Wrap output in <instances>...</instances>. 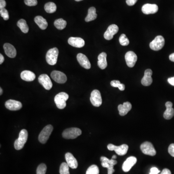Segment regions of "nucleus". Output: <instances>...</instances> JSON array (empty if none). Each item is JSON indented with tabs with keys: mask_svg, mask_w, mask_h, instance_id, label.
<instances>
[{
	"mask_svg": "<svg viewBox=\"0 0 174 174\" xmlns=\"http://www.w3.org/2000/svg\"><path fill=\"white\" fill-rule=\"evenodd\" d=\"M116 158H117V156H116V155H113V156L112 157V159H114V160H115Z\"/></svg>",
	"mask_w": 174,
	"mask_h": 174,
	"instance_id": "nucleus-48",
	"label": "nucleus"
},
{
	"mask_svg": "<svg viewBox=\"0 0 174 174\" xmlns=\"http://www.w3.org/2000/svg\"><path fill=\"white\" fill-rule=\"evenodd\" d=\"M165 44V40L163 36L158 35L150 42L149 47L155 51H159L161 49Z\"/></svg>",
	"mask_w": 174,
	"mask_h": 174,
	"instance_id": "nucleus-6",
	"label": "nucleus"
},
{
	"mask_svg": "<svg viewBox=\"0 0 174 174\" xmlns=\"http://www.w3.org/2000/svg\"><path fill=\"white\" fill-rule=\"evenodd\" d=\"M0 14L2 17H3V20L7 21L9 19L8 12L6 9L3 8L0 10Z\"/></svg>",
	"mask_w": 174,
	"mask_h": 174,
	"instance_id": "nucleus-36",
	"label": "nucleus"
},
{
	"mask_svg": "<svg viewBox=\"0 0 174 174\" xmlns=\"http://www.w3.org/2000/svg\"><path fill=\"white\" fill-rule=\"evenodd\" d=\"M0 91H1L0 92V95H2V88H0Z\"/></svg>",
	"mask_w": 174,
	"mask_h": 174,
	"instance_id": "nucleus-47",
	"label": "nucleus"
},
{
	"mask_svg": "<svg viewBox=\"0 0 174 174\" xmlns=\"http://www.w3.org/2000/svg\"><path fill=\"white\" fill-rule=\"evenodd\" d=\"M5 106L6 108L10 111H16L21 109L22 108V105L21 102L17 101L8 100L5 103Z\"/></svg>",
	"mask_w": 174,
	"mask_h": 174,
	"instance_id": "nucleus-15",
	"label": "nucleus"
},
{
	"mask_svg": "<svg viewBox=\"0 0 174 174\" xmlns=\"http://www.w3.org/2000/svg\"><path fill=\"white\" fill-rule=\"evenodd\" d=\"M21 77L22 80L26 81H33L35 79L36 76L33 72L25 70L22 72Z\"/></svg>",
	"mask_w": 174,
	"mask_h": 174,
	"instance_id": "nucleus-25",
	"label": "nucleus"
},
{
	"mask_svg": "<svg viewBox=\"0 0 174 174\" xmlns=\"http://www.w3.org/2000/svg\"><path fill=\"white\" fill-rule=\"evenodd\" d=\"M96 10L94 7H91L88 10V15L85 18V21L86 22H90L91 21H94L96 19L97 15Z\"/></svg>",
	"mask_w": 174,
	"mask_h": 174,
	"instance_id": "nucleus-27",
	"label": "nucleus"
},
{
	"mask_svg": "<svg viewBox=\"0 0 174 174\" xmlns=\"http://www.w3.org/2000/svg\"><path fill=\"white\" fill-rule=\"evenodd\" d=\"M69 98V95L65 92H59L54 98V102L59 109H63L66 106V101Z\"/></svg>",
	"mask_w": 174,
	"mask_h": 174,
	"instance_id": "nucleus-2",
	"label": "nucleus"
},
{
	"mask_svg": "<svg viewBox=\"0 0 174 174\" xmlns=\"http://www.w3.org/2000/svg\"><path fill=\"white\" fill-rule=\"evenodd\" d=\"M3 49L6 55L11 58H14L16 56V51L13 45L9 43L4 44L3 45Z\"/></svg>",
	"mask_w": 174,
	"mask_h": 174,
	"instance_id": "nucleus-20",
	"label": "nucleus"
},
{
	"mask_svg": "<svg viewBox=\"0 0 174 174\" xmlns=\"http://www.w3.org/2000/svg\"><path fill=\"white\" fill-rule=\"evenodd\" d=\"M28 137V133L27 130L23 129L20 132L19 137L15 141L14 147L16 150H20L24 147Z\"/></svg>",
	"mask_w": 174,
	"mask_h": 174,
	"instance_id": "nucleus-1",
	"label": "nucleus"
},
{
	"mask_svg": "<svg viewBox=\"0 0 174 174\" xmlns=\"http://www.w3.org/2000/svg\"><path fill=\"white\" fill-rule=\"evenodd\" d=\"M86 174H99L98 167L94 164L90 166L87 170Z\"/></svg>",
	"mask_w": 174,
	"mask_h": 174,
	"instance_id": "nucleus-33",
	"label": "nucleus"
},
{
	"mask_svg": "<svg viewBox=\"0 0 174 174\" xmlns=\"http://www.w3.org/2000/svg\"><path fill=\"white\" fill-rule=\"evenodd\" d=\"M153 71L152 70L148 69L146 70L144 73V76L141 80L142 84L144 86H149L153 83V78H152Z\"/></svg>",
	"mask_w": 174,
	"mask_h": 174,
	"instance_id": "nucleus-18",
	"label": "nucleus"
},
{
	"mask_svg": "<svg viewBox=\"0 0 174 174\" xmlns=\"http://www.w3.org/2000/svg\"><path fill=\"white\" fill-rule=\"evenodd\" d=\"M35 22L37 24L41 29L45 30L47 29L48 26V23L47 21L43 17L40 16H36L35 18Z\"/></svg>",
	"mask_w": 174,
	"mask_h": 174,
	"instance_id": "nucleus-26",
	"label": "nucleus"
},
{
	"mask_svg": "<svg viewBox=\"0 0 174 174\" xmlns=\"http://www.w3.org/2000/svg\"><path fill=\"white\" fill-rule=\"evenodd\" d=\"M120 43L123 46H127L129 44V40L125 34H122L119 38Z\"/></svg>",
	"mask_w": 174,
	"mask_h": 174,
	"instance_id": "nucleus-34",
	"label": "nucleus"
},
{
	"mask_svg": "<svg viewBox=\"0 0 174 174\" xmlns=\"http://www.w3.org/2000/svg\"><path fill=\"white\" fill-rule=\"evenodd\" d=\"M65 157L66 162L69 167L72 169L77 168L78 167V161L72 154L69 153H66Z\"/></svg>",
	"mask_w": 174,
	"mask_h": 174,
	"instance_id": "nucleus-21",
	"label": "nucleus"
},
{
	"mask_svg": "<svg viewBox=\"0 0 174 174\" xmlns=\"http://www.w3.org/2000/svg\"><path fill=\"white\" fill-rule=\"evenodd\" d=\"M90 101L93 106L99 107L102 104V99L100 92L97 90L92 91L91 94Z\"/></svg>",
	"mask_w": 174,
	"mask_h": 174,
	"instance_id": "nucleus-9",
	"label": "nucleus"
},
{
	"mask_svg": "<svg viewBox=\"0 0 174 174\" xmlns=\"http://www.w3.org/2000/svg\"><path fill=\"white\" fill-rule=\"evenodd\" d=\"M158 11V7L157 4L147 3L144 4L142 7V11L144 14H153Z\"/></svg>",
	"mask_w": 174,
	"mask_h": 174,
	"instance_id": "nucleus-14",
	"label": "nucleus"
},
{
	"mask_svg": "<svg viewBox=\"0 0 174 174\" xmlns=\"http://www.w3.org/2000/svg\"><path fill=\"white\" fill-rule=\"evenodd\" d=\"M60 174H70L69 167L66 162H63L59 167Z\"/></svg>",
	"mask_w": 174,
	"mask_h": 174,
	"instance_id": "nucleus-31",
	"label": "nucleus"
},
{
	"mask_svg": "<svg viewBox=\"0 0 174 174\" xmlns=\"http://www.w3.org/2000/svg\"><path fill=\"white\" fill-rule=\"evenodd\" d=\"M101 165L103 167L107 168V169L111 167H114V166H111L107 162H102Z\"/></svg>",
	"mask_w": 174,
	"mask_h": 174,
	"instance_id": "nucleus-41",
	"label": "nucleus"
},
{
	"mask_svg": "<svg viewBox=\"0 0 174 174\" xmlns=\"http://www.w3.org/2000/svg\"><path fill=\"white\" fill-rule=\"evenodd\" d=\"M125 59L128 66L132 68L135 65L136 62H137V55L133 51H128L126 53Z\"/></svg>",
	"mask_w": 174,
	"mask_h": 174,
	"instance_id": "nucleus-12",
	"label": "nucleus"
},
{
	"mask_svg": "<svg viewBox=\"0 0 174 174\" xmlns=\"http://www.w3.org/2000/svg\"><path fill=\"white\" fill-rule=\"evenodd\" d=\"M129 147L126 144H123L120 146H115L113 144H109L107 145L108 150L113 151L114 150L116 153L119 155L123 156L127 153Z\"/></svg>",
	"mask_w": 174,
	"mask_h": 174,
	"instance_id": "nucleus-7",
	"label": "nucleus"
},
{
	"mask_svg": "<svg viewBox=\"0 0 174 174\" xmlns=\"http://www.w3.org/2000/svg\"><path fill=\"white\" fill-rule=\"evenodd\" d=\"M118 108L119 114L121 116H124L131 111L132 105L130 102H125L123 105H119Z\"/></svg>",
	"mask_w": 174,
	"mask_h": 174,
	"instance_id": "nucleus-23",
	"label": "nucleus"
},
{
	"mask_svg": "<svg viewBox=\"0 0 174 174\" xmlns=\"http://www.w3.org/2000/svg\"><path fill=\"white\" fill-rule=\"evenodd\" d=\"M119 29V27L116 24L110 25L104 34V38L106 40H111L113 38L114 35L118 33Z\"/></svg>",
	"mask_w": 174,
	"mask_h": 174,
	"instance_id": "nucleus-13",
	"label": "nucleus"
},
{
	"mask_svg": "<svg viewBox=\"0 0 174 174\" xmlns=\"http://www.w3.org/2000/svg\"><path fill=\"white\" fill-rule=\"evenodd\" d=\"M168 82L171 85L174 86V77L172 78H169L168 79Z\"/></svg>",
	"mask_w": 174,
	"mask_h": 174,
	"instance_id": "nucleus-44",
	"label": "nucleus"
},
{
	"mask_svg": "<svg viewBox=\"0 0 174 174\" xmlns=\"http://www.w3.org/2000/svg\"><path fill=\"white\" fill-rule=\"evenodd\" d=\"M77 60L82 67L86 69H90L91 67V64L88 58L84 54L78 53L77 55Z\"/></svg>",
	"mask_w": 174,
	"mask_h": 174,
	"instance_id": "nucleus-16",
	"label": "nucleus"
},
{
	"mask_svg": "<svg viewBox=\"0 0 174 174\" xmlns=\"http://www.w3.org/2000/svg\"><path fill=\"white\" fill-rule=\"evenodd\" d=\"M111 86L115 88H118L119 90L121 91H124L125 88V85L121 84L120 81L119 80H112L111 81Z\"/></svg>",
	"mask_w": 174,
	"mask_h": 174,
	"instance_id": "nucleus-32",
	"label": "nucleus"
},
{
	"mask_svg": "<svg viewBox=\"0 0 174 174\" xmlns=\"http://www.w3.org/2000/svg\"><path fill=\"white\" fill-rule=\"evenodd\" d=\"M54 26L59 30H62L66 27L67 22L63 19H57L54 21Z\"/></svg>",
	"mask_w": 174,
	"mask_h": 174,
	"instance_id": "nucleus-30",
	"label": "nucleus"
},
{
	"mask_svg": "<svg viewBox=\"0 0 174 174\" xmlns=\"http://www.w3.org/2000/svg\"><path fill=\"white\" fill-rule=\"evenodd\" d=\"M169 59L172 62H174V53H172L169 56Z\"/></svg>",
	"mask_w": 174,
	"mask_h": 174,
	"instance_id": "nucleus-46",
	"label": "nucleus"
},
{
	"mask_svg": "<svg viewBox=\"0 0 174 174\" xmlns=\"http://www.w3.org/2000/svg\"><path fill=\"white\" fill-rule=\"evenodd\" d=\"M82 131L78 128H70L66 129L63 132V137L64 139H75L81 135Z\"/></svg>",
	"mask_w": 174,
	"mask_h": 174,
	"instance_id": "nucleus-4",
	"label": "nucleus"
},
{
	"mask_svg": "<svg viewBox=\"0 0 174 174\" xmlns=\"http://www.w3.org/2000/svg\"><path fill=\"white\" fill-rule=\"evenodd\" d=\"M4 61V57L3 56L2 54H0V64H2L3 63Z\"/></svg>",
	"mask_w": 174,
	"mask_h": 174,
	"instance_id": "nucleus-45",
	"label": "nucleus"
},
{
	"mask_svg": "<svg viewBox=\"0 0 174 174\" xmlns=\"http://www.w3.org/2000/svg\"><path fill=\"white\" fill-rule=\"evenodd\" d=\"M136 162H137V159L135 157L131 156L128 158L123 163L122 167V170L125 172H129L132 167L135 165Z\"/></svg>",
	"mask_w": 174,
	"mask_h": 174,
	"instance_id": "nucleus-17",
	"label": "nucleus"
},
{
	"mask_svg": "<svg viewBox=\"0 0 174 174\" xmlns=\"http://www.w3.org/2000/svg\"><path fill=\"white\" fill-rule=\"evenodd\" d=\"M169 153L172 156V157H174V144H171L168 147Z\"/></svg>",
	"mask_w": 174,
	"mask_h": 174,
	"instance_id": "nucleus-38",
	"label": "nucleus"
},
{
	"mask_svg": "<svg viewBox=\"0 0 174 174\" xmlns=\"http://www.w3.org/2000/svg\"><path fill=\"white\" fill-rule=\"evenodd\" d=\"M45 10L47 13H53L57 10V6L53 2H49L45 3L44 7Z\"/></svg>",
	"mask_w": 174,
	"mask_h": 174,
	"instance_id": "nucleus-29",
	"label": "nucleus"
},
{
	"mask_svg": "<svg viewBox=\"0 0 174 174\" xmlns=\"http://www.w3.org/2000/svg\"><path fill=\"white\" fill-rule=\"evenodd\" d=\"M167 107L166 111L163 113V118L166 120H170L174 116V109L173 108V103L171 102H167L166 103Z\"/></svg>",
	"mask_w": 174,
	"mask_h": 174,
	"instance_id": "nucleus-22",
	"label": "nucleus"
},
{
	"mask_svg": "<svg viewBox=\"0 0 174 174\" xmlns=\"http://www.w3.org/2000/svg\"><path fill=\"white\" fill-rule=\"evenodd\" d=\"M107 54L105 52H102L99 55L98 57V65L101 69H105L107 66V61H106Z\"/></svg>",
	"mask_w": 174,
	"mask_h": 174,
	"instance_id": "nucleus-24",
	"label": "nucleus"
},
{
	"mask_svg": "<svg viewBox=\"0 0 174 174\" xmlns=\"http://www.w3.org/2000/svg\"><path fill=\"white\" fill-rule=\"evenodd\" d=\"M140 149L143 153L148 155L154 156L156 154V151L152 143L149 142H145L141 145Z\"/></svg>",
	"mask_w": 174,
	"mask_h": 174,
	"instance_id": "nucleus-8",
	"label": "nucleus"
},
{
	"mask_svg": "<svg viewBox=\"0 0 174 174\" xmlns=\"http://www.w3.org/2000/svg\"><path fill=\"white\" fill-rule=\"evenodd\" d=\"M59 55V50L57 48L50 49L46 54L45 59L49 64L50 65H55L57 62Z\"/></svg>",
	"mask_w": 174,
	"mask_h": 174,
	"instance_id": "nucleus-3",
	"label": "nucleus"
},
{
	"mask_svg": "<svg viewBox=\"0 0 174 174\" xmlns=\"http://www.w3.org/2000/svg\"><path fill=\"white\" fill-rule=\"evenodd\" d=\"M75 1L77 2H80L81 1H83V0H75Z\"/></svg>",
	"mask_w": 174,
	"mask_h": 174,
	"instance_id": "nucleus-49",
	"label": "nucleus"
},
{
	"mask_svg": "<svg viewBox=\"0 0 174 174\" xmlns=\"http://www.w3.org/2000/svg\"><path fill=\"white\" fill-rule=\"evenodd\" d=\"M47 169V166L45 164L41 163L37 167L36 174H45Z\"/></svg>",
	"mask_w": 174,
	"mask_h": 174,
	"instance_id": "nucleus-35",
	"label": "nucleus"
},
{
	"mask_svg": "<svg viewBox=\"0 0 174 174\" xmlns=\"http://www.w3.org/2000/svg\"><path fill=\"white\" fill-rule=\"evenodd\" d=\"M160 172V170L157 168L153 167L150 169V172L149 174H158Z\"/></svg>",
	"mask_w": 174,
	"mask_h": 174,
	"instance_id": "nucleus-39",
	"label": "nucleus"
},
{
	"mask_svg": "<svg viewBox=\"0 0 174 174\" xmlns=\"http://www.w3.org/2000/svg\"><path fill=\"white\" fill-rule=\"evenodd\" d=\"M25 4L29 7H33L37 4V0H24Z\"/></svg>",
	"mask_w": 174,
	"mask_h": 174,
	"instance_id": "nucleus-37",
	"label": "nucleus"
},
{
	"mask_svg": "<svg viewBox=\"0 0 174 174\" xmlns=\"http://www.w3.org/2000/svg\"><path fill=\"white\" fill-rule=\"evenodd\" d=\"M51 77L58 83L63 84L67 81V77L65 74L59 71H53L51 73Z\"/></svg>",
	"mask_w": 174,
	"mask_h": 174,
	"instance_id": "nucleus-11",
	"label": "nucleus"
},
{
	"mask_svg": "<svg viewBox=\"0 0 174 174\" xmlns=\"http://www.w3.org/2000/svg\"><path fill=\"white\" fill-rule=\"evenodd\" d=\"M17 25L23 33L27 34L29 31V27L25 20L21 19L17 22Z\"/></svg>",
	"mask_w": 174,
	"mask_h": 174,
	"instance_id": "nucleus-28",
	"label": "nucleus"
},
{
	"mask_svg": "<svg viewBox=\"0 0 174 174\" xmlns=\"http://www.w3.org/2000/svg\"><path fill=\"white\" fill-rule=\"evenodd\" d=\"M161 174H171V172L168 169L165 168L162 171Z\"/></svg>",
	"mask_w": 174,
	"mask_h": 174,
	"instance_id": "nucleus-43",
	"label": "nucleus"
},
{
	"mask_svg": "<svg viewBox=\"0 0 174 174\" xmlns=\"http://www.w3.org/2000/svg\"><path fill=\"white\" fill-rule=\"evenodd\" d=\"M68 43L70 45L75 48H82L85 45L84 40L80 37H70L68 39Z\"/></svg>",
	"mask_w": 174,
	"mask_h": 174,
	"instance_id": "nucleus-19",
	"label": "nucleus"
},
{
	"mask_svg": "<svg viewBox=\"0 0 174 174\" xmlns=\"http://www.w3.org/2000/svg\"><path fill=\"white\" fill-rule=\"evenodd\" d=\"M138 0H126L127 5L129 6H133L135 4Z\"/></svg>",
	"mask_w": 174,
	"mask_h": 174,
	"instance_id": "nucleus-40",
	"label": "nucleus"
},
{
	"mask_svg": "<svg viewBox=\"0 0 174 174\" xmlns=\"http://www.w3.org/2000/svg\"><path fill=\"white\" fill-rule=\"evenodd\" d=\"M6 5H7V3L4 0H0V9H1L4 8V7H6Z\"/></svg>",
	"mask_w": 174,
	"mask_h": 174,
	"instance_id": "nucleus-42",
	"label": "nucleus"
},
{
	"mask_svg": "<svg viewBox=\"0 0 174 174\" xmlns=\"http://www.w3.org/2000/svg\"><path fill=\"white\" fill-rule=\"evenodd\" d=\"M53 130V127L51 125H48L44 128L38 136V140L40 143L45 144L47 142Z\"/></svg>",
	"mask_w": 174,
	"mask_h": 174,
	"instance_id": "nucleus-5",
	"label": "nucleus"
},
{
	"mask_svg": "<svg viewBox=\"0 0 174 174\" xmlns=\"http://www.w3.org/2000/svg\"><path fill=\"white\" fill-rule=\"evenodd\" d=\"M38 81L45 90H50L52 88L53 85L51 79L47 74L40 75L38 78Z\"/></svg>",
	"mask_w": 174,
	"mask_h": 174,
	"instance_id": "nucleus-10",
	"label": "nucleus"
}]
</instances>
